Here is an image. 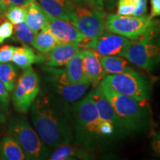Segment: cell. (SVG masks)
<instances>
[{
  "mask_svg": "<svg viewBox=\"0 0 160 160\" xmlns=\"http://www.w3.org/2000/svg\"><path fill=\"white\" fill-rule=\"evenodd\" d=\"M76 144L91 152L108 139L91 93L72 105Z\"/></svg>",
  "mask_w": 160,
  "mask_h": 160,
  "instance_id": "7a4b0ae2",
  "label": "cell"
},
{
  "mask_svg": "<svg viewBox=\"0 0 160 160\" xmlns=\"http://www.w3.org/2000/svg\"><path fill=\"white\" fill-rule=\"evenodd\" d=\"M40 79L31 67L25 69L20 76L12 94L13 105L17 112L26 113L40 92Z\"/></svg>",
  "mask_w": 160,
  "mask_h": 160,
  "instance_id": "9c48e42d",
  "label": "cell"
},
{
  "mask_svg": "<svg viewBox=\"0 0 160 160\" xmlns=\"http://www.w3.org/2000/svg\"><path fill=\"white\" fill-rule=\"evenodd\" d=\"M17 69L13 64L0 63V80L8 92H13L16 87Z\"/></svg>",
  "mask_w": 160,
  "mask_h": 160,
  "instance_id": "cb8c5ba5",
  "label": "cell"
},
{
  "mask_svg": "<svg viewBox=\"0 0 160 160\" xmlns=\"http://www.w3.org/2000/svg\"><path fill=\"white\" fill-rule=\"evenodd\" d=\"M7 8L5 7V5H4L2 0H0V13L2 14H5Z\"/></svg>",
  "mask_w": 160,
  "mask_h": 160,
  "instance_id": "8d00e7d4",
  "label": "cell"
},
{
  "mask_svg": "<svg viewBox=\"0 0 160 160\" xmlns=\"http://www.w3.org/2000/svg\"><path fill=\"white\" fill-rule=\"evenodd\" d=\"M5 19H6L5 15L0 13V25L5 21Z\"/></svg>",
  "mask_w": 160,
  "mask_h": 160,
  "instance_id": "f35d334b",
  "label": "cell"
},
{
  "mask_svg": "<svg viewBox=\"0 0 160 160\" xmlns=\"http://www.w3.org/2000/svg\"><path fill=\"white\" fill-rule=\"evenodd\" d=\"M30 109L33 128L48 147L57 148L74 140L72 106L42 90Z\"/></svg>",
  "mask_w": 160,
  "mask_h": 160,
  "instance_id": "6da1fadb",
  "label": "cell"
},
{
  "mask_svg": "<svg viewBox=\"0 0 160 160\" xmlns=\"http://www.w3.org/2000/svg\"><path fill=\"white\" fill-rule=\"evenodd\" d=\"M90 93L94 102L97 112L102 121L112 124L120 135L127 133L128 131L118 118L111 103L104 94L101 88L97 86L92 90Z\"/></svg>",
  "mask_w": 160,
  "mask_h": 160,
  "instance_id": "4fadbf2b",
  "label": "cell"
},
{
  "mask_svg": "<svg viewBox=\"0 0 160 160\" xmlns=\"http://www.w3.org/2000/svg\"><path fill=\"white\" fill-rule=\"evenodd\" d=\"M93 152L88 151L79 145H63L57 148L51 153L48 159L51 160H76L93 159Z\"/></svg>",
  "mask_w": 160,
  "mask_h": 160,
  "instance_id": "e0dca14e",
  "label": "cell"
},
{
  "mask_svg": "<svg viewBox=\"0 0 160 160\" xmlns=\"http://www.w3.org/2000/svg\"><path fill=\"white\" fill-rule=\"evenodd\" d=\"M136 5L117 2V14L122 16H133L136 9Z\"/></svg>",
  "mask_w": 160,
  "mask_h": 160,
  "instance_id": "f546056e",
  "label": "cell"
},
{
  "mask_svg": "<svg viewBox=\"0 0 160 160\" xmlns=\"http://www.w3.org/2000/svg\"><path fill=\"white\" fill-rule=\"evenodd\" d=\"M65 66L66 75L71 82L74 84L88 82L86 80L84 72L82 50L80 49Z\"/></svg>",
  "mask_w": 160,
  "mask_h": 160,
  "instance_id": "ffe728a7",
  "label": "cell"
},
{
  "mask_svg": "<svg viewBox=\"0 0 160 160\" xmlns=\"http://www.w3.org/2000/svg\"><path fill=\"white\" fill-rule=\"evenodd\" d=\"M60 42L54 36L45 30L38 32L32 45L38 51L42 53H48Z\"/></svg>",
  "mask_w": 160,
  "mask_h": 160,
  "instance_id": "603a6c76",
  "label": "cell"
},
{
  "mask_svg": "<svg viewBox=\"0 0 160 160\" xmlns=\"http://www.w3.org/2000/svg\"><path fill=\"white\" fill-rule=\"evenodd\" d=\"M105 12L76 5L71 22L85 36V43L97 39L105 31Z\"/></svg>",
  "mask_w": 160,
  "mask_h": 160,
  "instance_id": "30bf717a",
  "label": "cell"
},
{
  "mask_svg": "<svg viewBox=\"0 0 160 160\" xmlns=\"http://www.w3.org/2000/svg\"><path fill=\"white\" fill-rule=\"evenodd\" d=\"M73 2L76 5L104 12L106 10H113L117 4V0H73Z\"/></svg>",
  "mask_w": 160,
  "mask_h": 160,
  "instance_id": "484cf974",
  "label": "cell"
},
{
  "mask_svg": "<svg viewBox=\"0 0 160 160\" xmlns=\"http://www.w3.org/2000/svg\"><path fill=\"white\" fill-rule=\"evenodd\" d=\"M14 26L11 22L5 21L0 25V44L13 36Z\"/></svg>",
  "mask_w": 160,
  "mask_h": 160,
  "instance_id": "83f0119b",
  "label": "cell"
},
{
  "mask_svg": "<svg viewBox=\"0 0 160 160\" xmlns=\"http://www.w3.org/2000/svg\"><path fill=\"white\" fill-rule=\"evenodd\" d=\"M151 139L152 151L156 155L160 157V130L153 132Z\"/></svg>",
  "mask_w": 160,
  "mask_h": 160,
  "instance_id": "4dcf8cb0",
  "label": "cell"
},
{
  "mask_svg": "<svg viewBox=\"0 0 160 160\" xmlns=\"http://www.w3.org/2000/svg\"><path fill=\"white\" fill-rule=\"evenodd\" d=\"M7 129L22 149L25 159H48L51 153V149L40 139L34 128H32L25 116H11L8 120Z\"/></svg>",
  "mask_w": 160,
  "mask_h": 160,
  "instance_id": "277c9868",
  "label": "cell"
},
{
  "mask_svg": "<svg viewBox=\"0 0 160 160\" xmlns=\"http://www.w3.org/2000/svg\"><path fill=\"white\" fill-rule=\"evenodd\" d=\"M13 39L23 45H31L33 42L37 33L32 30L25 21L17 24L13 30Z\"/></svg>",
  "mask_w": 160,
  "mask_h": 160,
  "instance_id": "d4e9b609",
  "label": "cell"
},
{
  "mask_svg": "<svg viewBox=\"0 0 160 160\" xmlns=\"http://www.w3.org/2000/svg\"><path fill=\"white\" fill-rule=\"evenodd\" d=\"M99 57L106 76L121 73L131 68L130 62L122 57L99 54Z\"/></svg>",
  "mask_w": 160,
  "mask_h": 160,
  "instance_id": "44dd1931",
  "label": "cell"
},
{
  "mask_svg": "<svg viewBox=\"0 0 160 160\" xmlns=\"http://www.w3.org/2000/svg\"><path fill=\"white\" fill-rule=\"evenodd\" d=\"M42 90L71 106L83 98L91 86L88 82L72 83L68 79L65 69L50 66L42 68Z\"/></svg>",
  "mask_w": 160,
  "mask_h": 160,
  "instance_id": "8992f818",
  "label": "cell"
},
{
  "mask_svg": "<svg viewBox=\"0 0 160 160\" xmlns=\"http://www.w3.org/2000/svg\"><path fill=\"white\" fill-rule=\"evenodd\" d=\"M58 39L60 43H76L82 45L85 37L73 23L68 20L52 17L48 13V22L45 28Z\"/></svg>",
  "mask_w": 160,
  "mask_h": 160,
  "instance_id": "7c38bea8",
  "label": "cell"
},
{
  "mask_svg": "<svg viewBox=\"0 0 160 160\" xmlns=\"http://www.w3.org/2000/svg\"><path fill=\"white\" fill-rule=\"evenodd\" d=\"M148 0H138L133 15L134 17H141L147 14Z\"/></svg>",
  "mask_w": 160,
  "mask_h": 160,
  "instance_id": "d6a6232c",
  "label": "cell"
},
{
  "mask_svg": "<svg viewBox=\"0 0 160 160\" xmlns=\"http://www.w3.org/2000/svg\"><path fill=\"white\" fill-rule=\"evenodd\" d=\"M118 2H122L130 3V4H134L137 5L138 0H118Z\"/></svg>",
  "mask_w": 160,
  "mask_h": 160,
  "instance_id": "74e56055",
  "label": "cell"
},
{
  "mask_svg": "<svg viewBox=\"0 0 160 160\" xmlns=\"http://www.w3.org/2000/svg\"><path fill=\"white\" fill-rule=\"evenodd\" d=\"M99 87L111 103L126 131H145L151 125V113L148 102H139L113 91L101 81Z\"/></svg>",
  "mask_w": 160,
  "mask_h": 160,
  "instance_id": "3957f363",
  "label": "cell"
},
{
  "mask_svg": "<svg viewBox=\"0 0 160 160\" xmlns=\"http://www.w3.org/2000/svg\"><path fill=\"white\" fill-rule=\"evenodd\" d=\"M0 156L2 159L23 160L25 153L17 142L11 136H5L0 143Z\"/></svg>",
  "mask_w": 160,
  "mask_h": 160,
  "instance_id": "7402d4cb",
  "label": "cell"
},
{
  "mask_svg": "<svg viewBox=\"0 0 160 160\" xmlns=\"http://www.w3.org/2000/svg\"><path fill=\"white\" fill-rule=\"evenodd\" d=\"M16 47L12 45H4L0 48V63H8L12 61Z\"/></svg>",
  "mask_w": 160,
  "mask_h": 160,
  "instance_id": "f1b7e54d",
  "label": "cell"
},
{
  "mask_svg": "<svg viewBox=\"0 0 160 160\" xmlns=\"http://www.w3.org/2000/svg\"><path fill=\"white\" fill-rule=\"evenodd\" d=\"M8 110H6L2 104L0 102V124L5 123L6 121V113H7Z\"/></svg>",
  "mask_w": 160,
  "mask_h": 160,
  "instance_id": "d590c367",
  "label": "cell"
},
{
  "mask_svg": "<svg viewBox=\"0 0 160 160\" xmlns=\"http://www.w3.org/2000/svg\"><path fill=\"white\" fill-rule=\"evenodd\" d=\"M26 11L25 22L35 33L45 29L48 22V13L35 0L24 6Z\"/></svg>",
  "mask_w": 160,
  "mask_h": 160,
  "instance_id": "ac0fdd59",
  "label": "cell"
},
{
  "mask_svg": "<svg viewBox=\"0 0 160 160\" xmlns=\"http://www.w3.org/2000/svg\"><path fill=\"white\" fill-rule=\"evenodd\" d=\"M160 17V0H151V13L149 17L155 19Z\"/></svg>",
  "mask_w": 160,
  "mask_h": 160,
  "instance_id": "836d02e7",
  "label": "cell"
},
{
  "mask_svg": "<svg viewBox=\"0 0 160 160\" xmlns=\"http://www.w3.org/2000/svg\"><path fill=\"white\" fill-rule=\"evenodd\" d=\"M80 49L79 44L59 43L48 53H44L42 63L50 67L65 66Z\"/></svg>",
  "mask_w": 160,
  "mask_h": 160,
  "instance_id": "9a60e30c",
  "label": "cell"
},
{
  "mask_svg": "<svg viewBox=\"0 0 160 160\" xmlns=\"http://www.w3.org/2000/svg\"><path fill=\"white\" fill-rule=\"evenodd\" d=\"M32 1L33 0H2L7 9L11 6H25Z\"/></svg>",
  "mask_w": 160,
  "mask_h": 160,
  "instance_id": "e575fe53",
  "label": "cell"
},
{
  "mask_svg": "<svg viewBox=\"0 0 160 160\" xmlns=\"http://www.w3.org/2000/svg\"><path fill=\"white\" fill-rule=\"evenodd\" d=\"M39 2L49 15L71 22L76 6L73 0H39Z\"/></svg>",
  "mask_w": 160,
  "mask_h": 160,
  "instance_id": "2e32d148",
  "label": "cell"
},
{
  "mask_svg": "<svg viewBox=\"0 0 160 160\" xmlns=\"http://www.w3.org/2000/svg\"><path fill=\"white\" fill-rule=\"evenodd\" d=\"M83 53V68L86 80L93 87H97L106 76L100 62L99 54L93 50L82 48Z\"/></svg>",
  "mask_w": 160,
  "mask_h": 160,
  "instance_id": "5bb4252c",
  "label": "cell"
},
{
  "mask_svg": "<svg viewBox=\"0 0 160 160\" xmlns=\"http://www.w3.org/2000/svg\"><path fill=\"white\" fill-rule=\"evenodd\" d=\"M5 15L12 24L17 25L25 21L26 11L24 6H11L6 10Z\"/></svg>",
  "mask_w": 160,
  "mask_h": 160,
  "instance_id": "4316f807",
  "label": "cell"
},
{
  "mask_svg": "<svg viewBox=\"0 0 160 160\" xmlns=\"http://www.w3.org/2000/svg\"><path fill=\"white\" fill-rule=\"evenodd\" d=\"M131 43L132 40L128 38L105 31L97 39L84 43L80 47L93 50L99 55L123 57Z\"/></svg>",
  "mask_w": 160,
  "mask_h": 160,
  "instance_id": "8fae6325",
  "label": "cell"
},
{
  "mask_svg": "<svg viewBox=\"0 0 160 160\" xmlns=\"http://www.w3.org/2000/svg\"><path fill=\"white\" fill-rule=\"evenodd\" d=\"M44 55H39L27 45L16 47L12 61L19 68L26 69L37 62H42Z\"/></svg>",
  "mask_w": 160,
  "mask_h": 160,
  "instance_id": "d6986e66",
  "label": "cell"
},
{
  "mask_svg": "<svg viewBox=\"0 0 160 160\" xmlns=\"http://www.w3.org/2000/svg\"><path fill=\"white\" fill-rule=\"evenodd\" d=\"M158 23L159 22L151 19L147 14L134 17L109 13L105 17V27L108 31L122 36L132 41L139 39Z\"/></svg>",
  "mask_w": 160,
  "mask_h": 160,
  "instance_id": "ba28073f",
  "label": "cell"
},
{
  "mask_svg": "<svg viewBox=\"0 0 160 160\" xmlns=\"http://www.w3.org/2000/svg\"><path fill=\"white\" fill-rule=\"evenodd\" d=\"M0 102L2 104L4 108L8 110L9 103V94L8 91L6 89L2 82L0 80Z\"/></svg>",
  "mask_w": 160,
  "mask_h": 160,
  "instance_id": "1f68e13d",
  "label": "cell"
},
{
  "mask_svg": "<svg viewBox=\"0 0 160 160\" xmlns=\"http://www.w3.org/2000/svg\"><path fill=\"white\" fill-rule=\"evenodd\" d=\"M113 91L139 102H148L151 98V83L148 78L134 69L123 73L105 76L102 80Z\"/></svg>",
  "mask_w": 160,
  "mask_h": 160,
  "instance_id": "52a82bcc",
  "label": "cell"
},
{
  "mask_svg": "<svg viewBox=\"0 0 160 160\" xmlns=\"http://www.w3.org/2000/svg\"><path fill=\"white\" fill-rule=\"evenodd\" d=\"M130 62L151 72L160 65V25L158 23L131 45L123 55Z\"/></svg>",
  "mask_w": 160,
  "mask_h": 160,
  "instance_id": "5b68a950",
  "label": "cell"
}]
</instances>
